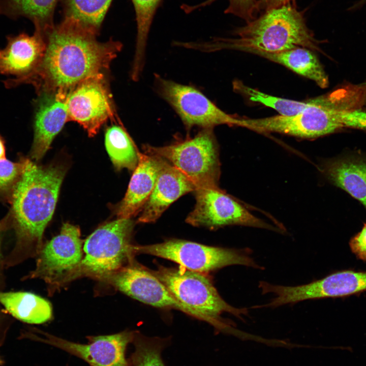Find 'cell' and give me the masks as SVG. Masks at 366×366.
I'll return each instance as SVG.
<instances>
[{
    "label": "cell",
    "instance_id": "cell-1",
    "mask_svg": "<svg viewBox=\"0 0 366 366\" xmlns=\"http://www.w3.org/2000/svg\"><path fill=\"white\" fill-rule=\"evenodd\" d=\"M45 49L42 63L28 83L40 90L66 93L83 80L105 74L122 44L100 42L96 35L64 19L44 32Z\"/></svg>",
    "mask_w": 366,
    "mask_h": 366
},
{
    "label": "cell",
    "instance_id": "cell-2",
    "mask_svg": "<svg viewBox=\"0 0 366 366\" xmlns=\"http://www.w3.org/2000/svg\"><path fill=\"white\" fill-rule=\"evenodd\" d=\"M234 34L238 37L190 42L188 47L205 52L227 49L256 54L277 53L298 47L312 51L319 50L318 41L307 25L304 12L292 5L263 12L235 29Z\"/></svg>",
    "mask_w": 366,
    "mask_h": 366
},
{
    "label": "cell",
    "instance_id": "cell-3",
    "mask_svg": "<svg viewBox=\"0 0 366 366\" xmlns=\"http://www.w3.org/2000/svg\"><path fill=\"white\" fill-rule=\"evenodd\" d=\"M65 173L61 165L43 167L24 159L22 173L14 186L12 212L18 237L38 253Z\"/></svg>",
    "mask_w": 366,
    "mask_h": 366
},
{
    "label": "cell",
    "instance_id": "cell-4",
    "mask_svg": "<svg viewBox=\"0 0 366 366\" xmlns=\"http://www.w3.org/2000/svg\"><path fill=\"white\" fill-rule=\"evenodd\" d=\"M348 103L339 91L313 99L311 105L293 116L241 118L239 127L260 133L274 132L314 139L345 128Z\"/></svg>",
    "mask_w": 366,
    "mask_h": 366
},
{
    "label": "cell",
    "instance_id": "cell-5",
    "mask_svg": "<svg viewBox=\"0 0 366 366\" xmlns=\"http://www.w3.org/2000/svg\"><path fill=\"white\" fill-rule=\"evenodd\" d=\"M134 225L131 219L118 218L93 232L83 244L85 256L72 281L82 277L98 280L119 270L134 259L131 241Z\"/></svg>",
    "mask_w": 366,
    "mask_h": 366
},
{
    "label": "cell",
    "instance_id": "cell-6",
    "mask_svg": "<svg viewBox=\"0 0 366 366\" xmlns=\"http://www.w3.org/2000/svg\"><path fill=\"white\" fill-rule=\"evenodd\" d=\"M143 149L145 153L168 162L191 180L196 189L219 187V148L212 128L202 129L191 138L166 146L146 144Z\"/></svg>",
    "mask_w": 366,
    "mask_h": 366
},
{
    "label": "cell",
    "instance_id": "cell-7",
    "mask_svg": "<svg viewBox=\"0 0 366 366\" xmlns=\"http://www.w3.org/2000/svg\"><path fill=\"white\" fill-rule=\"evenodd\" d=\"M149 270L180 302L230 330L233 331L232 326L221 318V314L229 313L242 319V316L248 314L247 309L235 308L226 302L204 273L181 266L159 265L156 270Z\"/></svg>",
    "mask_w": 366,
    "mask_h": 366
},
{
    "label": "cell",
    "instance_id": "cell-8",
    "mask_svg": "<svg viewBox=\"0 0 366 366\" xmlns=\"http://www.w3.org/2000/svg\"><path fill=\"white\" fill-rule=\"evenodd\" d=\"M135 255L144 254L166 259L188 270L207 273L222 267L241 265L261 267L243 250L208 246L178 239L145 246H133Z\"/></svg>",
    "mask_w": 366,
    "mask_h": 366
},
{
    "label": "cell",
    "instance_id": "cell-9",
    "mask_svg": "<svg viewBox=\"0 0 366 366\" xmlns=\"http://www.w3.org/2000/svg\"><path fill=\"white\" fill-rule=\"evenodd\" d=\"M134 260L97 280L143 303L160 308L177 310L207 322L217 332H228V328L178 300L148 268Z\"/></svg>",
    "mask_w": 366,
    "mask_h": 366
},
{
    "label": "cell",
    "instance_id": "cell-10",
    "mask_svg": "<svg viewBox=\"0 0 366 366\" xmlns=\"http://www.w3.org/2000/svg\"><path fill=\"white\" fill-rule=\"evenodd\" d=\"M80 237L77 226L64 224L59 234L41 247L36 268L28 278L44 280L52 291L72 281L83 258Z\"/></svg>",
    "mask_w": 366,
    "mask_h": 366
},
{
    "label": "cell",
    "instance_id": "cell-11",
    "mask_svg": "<svg viewBox=\"0 0 366 366\" xmlns=\"http://www.w3.org/2000/svg\"><path fill=\"white\" fill-rule=\"evenodd\" d=\"M158 94L173 108L187 128H213L221 125L238 126L240 118L227 114L195 87L155 75Z\"/></svg>",
    "mask_w": 366,
    "mask_h": 366
},
{
    "label": "cell",
    "instance_id": "cell-12",
    "mask_svg": "<svg viewBox=\"0 0 366 366\" xmlns=\"http://www.w3.org/2000/svg\"><path fill=\"white\" fill-rule=\"evenodd\" d=\"M194 192L195 205L186 219L192 226L215 230L237 225L279 230L252 214L219 187L197 188Z\"/></svg>",
    "mask_w": 366,
    "mask_h": 366
},
{
    "label": "cell",
    "instance_id": "cell-13",
    "mask_svg": "<svg viewBox=\"0 0 366 366\" xmlns=\"http://www.w3.org/2000/svg\"><path fill=\"white\" fill-rule=\"evenodd\" d=\"M68 121L78 123L94 137L116 113L105 74L86 79L70 90L66 98Z\"/></svg>",
    "mask_w": 366,
    "mask_h": 366
},
{
    "label": "cell",
    "instance_id": "cell-14",
    "mask_svg": "<svg viewBox=\"0 0 366 366\" xmlns=\"http://www.w3.org/2000/svg\"><path fill=\"white\" fill-rule=\"evenodd\" d=\"M265 291L266 293L274 295L267 303L269 308L307 299L343 297L366 291V271L341 270L309 284L296 286L268 283Z\"/></svg>",
    "mask_w": 366,
    "mask_h": 366
},
{
    "label": "cell",
    "instance_id": "cell-15",
    "mask_svg": "<svg viewBox=\"0 0 366 366\" xmlns=\"http://www.w3.org/2000/svg\"><path fill=\"white\" fill-rule=\"evenodd\" d=\"M134 332L125 330L110 335L89 336L87 344L73 342L44 332L41 333L43 337L32 334L30 338L80 358L90 366H129L126 352Z\"/></svg>",
    "mask_w": 366,
    "mask_h": 366
},
{
    "label": "cell",
    "instance_id": "cell-16",
    "mask_svg": "<svg viewBox=\"0 0 366 366\" xmlns=\"http://www.w3.org/2000/svg\"><path fill=\"white\" fill-rule=\"evenodd\" d=\"M45 46L44 33L37 29L32 36L22 33L7 38L6 46L0 49V73L15 78L6 85L28 83L42 63Z\"/></svg>",
    "mask_w": 366,
    "mask_h": 366
},
{
    "label": "cell",
    "instance_id": "cell-17",
    "mask_svg": "<svg viewBox=\"0 0 366 366\" xmlns=\"http://www.w3.org/2000/svg\"><path fill=\"white\" fill-rule=\"evenodd\" d=\"M37 94L31 150V157L36 161L44 156L68 118L66 106L68 93L40 90Z\"/></svg>",
    "mask_w": 366,
    "mask_h": 366
},
{
    "label": "cell",
    "instance_id": "cell-18",
    "mask_svg": "<svg viewBox=\"0 0 366 366\" xmlns=\"http://www.w3.org/2000/svg\"><path fill=\"white\" fill-rule=\"evenodd\" d=\"M158 157L160 166L156 183L141 211L137 220L139 223L156 222L173 202L196 189L193 182L181 171Z\"/></svg>",
    "mask_w": 366,
    "mask_h": 366
},
{
    "label": "cell",
    "instance_id": "cell-19",
    "mask_svg": "<svg viewBox=\"0 0 366 366\" xmlns=\"http://www.w3.org/2000/svg\"><path fill=\"white\" fill-rule=\"evenodd\" d=\"M159 166L158 156L138 152L137 166L116 210L118 219H131L142 210L155 186Z\"/></svg>",
    "mask_w": 366,
    "mask_h": 366
},
{
    "label": "cell",
    "instance_id": "cell-20",
    "mask_svg": "<svg viewBox=\"0 0 366 366\" xmlns=\"http://www.w3.org/2000/svg\"><path fill=\"white\" fill-rule=\"evenodd\" d=\"M328 181L359 201L366 209V157L351 155L329 159L321 165Z\"/></svg>",
    "mask_w": 366,
    "mask_h": 366
},
{
    "label": "cell",
    "instance_id": "cell-21",
    "mask_svg": "<svg viewBox=\"0 0 366 366\" xmlns=\"http://www.w3.org/2000/svg\"><path fill=\"white\" fill-rule=\"evenodd\" d=\"M0 303L13 317L28 323H43L52 317L50 303L30 292H0Z\"/></svg>",
    "mask_w": 366,
    "mask_h": 366
},
{
    "label": "cell",
    "instance_id": "cell-22",
    "mask_svg": "<svg viewBox=\"0 0 366 366\" xmlns=\"http://www.w3.org/2000/svg\"><path fill=\"white\" fill-rule=\"evenodd\" d=\"M257 55L285 66L296 73L314 81L321 88L327 87L329 80L320 61L312 50L298 47L277 53Z\"/></svg>",
    "mask_w": 366,
    "mask_h": 366
},
{
    "label": "cell",
    "instance_id": "cell-23",
    "mask_svg": "<svg viewBox=\"0 0 366 366\" xmlns=\"http://www.w3.org/2000/svg\"><path fill=\"white\" fill-rule=\"evenodd\" d=\"M58 0H0V15L16 19L24 17L35 29L44 33L53 26V15Z\"/></svg>",
    "mask_w": 366,
    "mask_h": 366
},
{
    "label": "cell",
    "instance_id": "cell-24",
    "mask_svg": "<svg viewBox=\"0 0 366 366\" xmlns=\"http://www.w3.org/2000/svg\"><path fill=\"white\" fill-rule=\"evenodd\" d=\"M112 0H63L65 20L98 35Z\"/></svg>",
    "mask_w": 366,
    "mask_h": 366
},
{
    "label": "cell",
    "instance_id": "cell-25",
    "mask_svg": "<svg viewBox=\"0 0 366 366\" xmlns=\"http://www.w3.org/2000/svg\"><path fill=\"white\" fill-rule=\"evenodd\" d=\"M132 1L136 13L137 33L131 77L133 81H136L143 68L148 35L156 9L161 0Z\"/></svg>",
    "mask_w": 366,
    "mask_h": 366
},
{
    "label": "cell",
    "instance_id": "cell-26",
    "mask_svg": "<svg viewBox=\"0 0 366 366\" xmlns=\"http://www.w3.org/2000/svg\"><path fill=\"white\" fill-rule=\"evenodd\" d=\"M105 144L110 159L117 170H135L138 162L139 151L121 127L113 125L106 129Z\"/></svg>",
    "mask_w": 366,
    "mask_h": 366
},
{
    "label": "cell",
    "instance_id": "cell-27",
    "mask_svg": "<svg viewBox=\"0 0 366 366\" xmlns=\"http://www.w3.org/2000/svg\"><path fill=\"white\" fill-rule=\"evenodd\" d=\"M170 338L146 337L135 331L134 351L128 358L129 366H166L162 352L170 344Z\"/></svg>",
    "mask_w": 366,
    "mask_h": 366
},
{
    "label": "cell",
    "instance_id": "cell-28",
    "mask_svg": "<svg viewBox=\"0 0 366 366\" xmlns=\"http://www.w3.org/2000/svg\"><path fill=\"white\" fill-rule=\"evenodd\" d=\"M233 89L250 100L261 103L277 111L281 115H296L311 105L313 99L307 101H298L269 95L254 89L243 84L241 81L233 82Z\"/></svg>",
    "mask_w": 366,
    "mask_h": 366
},
{
    "label": "cell",
    "instance_id": "cell-29",
    "mask_svg": "<svg viewBox=\"0 0 366 366\" xmlns=\"http://www.w3.org/2000/svg\"><path fill=\"white\" fill-rule=\"evenodd\" d=\"M217 0H206L195 6L184 5L182 7L186 13L212 4ZM229 5L225 11L227 14L237 16L248 23L258 17L257 4L258 0H228Z\"/></svg>",
    "mask_w": 366,
    "mask_h": 366
},
{
    "label": "cell",
    "instance_id": "cell-30",
    "mask_svg": "<svg viewBox=\"0 0 366 366\" xmlns=\"http://www.w3.org/2000/svg\"><path fill=\"white\" fill-rule=\"evenodd\" d=\"M24 167V160L15 163L7 159L0 160V190L8 189L15 185Z\"/></svg>",
    "mask_w": 366,
    "mask_h": 366
},
{
    "label": "cell",
    "instance_id": "cell-31",
    "mask_svg": "<svg viewBox=\"0 0 366 366\" xmlns=\"http://www.w3.org/2000/svg\"><path fill=\"white\" fill-rule=\"evenodd\" d=\"M349 246L358 259L366 261V222L361 231L350 239Z\"/></svg>",
    "mask_w": 366,
    "mask_h": 366
},
{
    "label": "cell",
    "instance_id": "cell-32",
    "mask_svg": "<svg viewBox=\"0 0 366 366\" xmlns=\"http://www.w3.org/2000/svg\"><path fill=\"white\" fill-rule=\"evenodd\" d=\"M287 5L296 6V0H258L257 14L260 15L268 10Z\"/></svg>",
    "mask_w": 366,
    "mask_h": 366
},
{
    "label": "cell",
    "instance_id": "cell-33",
    "mask_svg": "<svg viewBox=\"0 0 366 366\" xmlns=\"http://www.w3.org/2000/svg\"><path fill=\"white\" fill-rule=\"evenodd\" d=\"M5 146L4 142L0 136V160L5 159Z\"/></svg>",
    "mask_w": 366,
    "mask_h": 366
},
{
    "label": "cell",
    "instance_id": "cell-34",
    "mask_svg": "<svg viewBox=\"0 0 366 366\" xmlns=\"http://www.w3.org/2000/svg\"><path fill=\"white\" fill-rule=\"evenodd\" d=\"M362 98L361 103L366 106V82L362 86Z\"/></svg>",
    "mask_w": 366,
    "mask_h": 366
},
{
    "label": "cell",
    "instance_id": "cell-35",
    "mask_svg": "<svg viewBox=\"0 0 366 366\" xmlns=\"http://www.w3.org/2000/svg\"><path fill=\"white\" fill-rule=\"evenodd\" d=\"M366 2V0H362L360 2L359 5H362Z\"/></svg>",
    "mask_w": 366,
    "mask_h": 366
},
{
    "label": "cell",
    "instance_id": "cell-36",
    "mask_svg": "<svg viewBox=\"0 0 366 366\" xmlns=\"http://www.w3.org/2000/svg\"><path fill=\"white\" fill-rule=\"evenodd\" d=\"M1 258H2V255H1V238H0V264H1Z\"/></svg>",
    "mask_w": 366,
    "mask_h": 366
},
{
    "label": "cell",
    "instance_id": "cell-37",
    "mask_svg": "<svg viewBox=\"0 0 366 366\" xmlns=\"http://www.w3.org/2000/svg\"><path fill=\"white\" fill-rule=\"evenodd\" d=\"M2 363H3V361L1 359V358L0 357V365L2 364Z\"/></svg>",
    "mask_w": 366,
    "mask_h": 366
}]
</instances>
